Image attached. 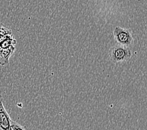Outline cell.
Here are the masks:
<instances>
[{"mask_svg": "<svg viewBox=\"0 0 147 130\" xmlns=\"http://www.w3.org/2000/svg\"><path fill=\"white\" fill-rule=\"evenodd\" d=\"M131 57V51L129 47L118 44L112 47L110 51V58L114 63L127 62Z\"/></svg>", "mask_w": 147, "mask_h": 130, "instance_id": "cell-1", "label": "cell"}, {"mask_svg": "<svg viewBox=\"0 0 147 130\" xmlns=\"http://www.w3.org/2000/svg\"><path fill=\"white\" fill-rule=\"evenodd\" d=\"M114 38L118 44L130 47L134 43V39L130 30L116 26L114 30Z\"/></svg>", "mask_w": 147, "mask_h": 130, "instance_id": "cell-2", "label": "cell"}, {"mask_svg": "<svg viewBox=\"0 0 147 130\" xmlns=\"http://www.w3.org/2000/svg\"><path fill=\"white\" fill-rule=\"evenodd\" d=\"M11 119L6 110L3 99L0 95V130H11Z\"/></svg>", "mask_w": 147, "mask_h": 130, "instance_id": "cell-3", "label": "cell"}, {"mask_svg": "<svg viewBox=\"0 0 147 130\" xmlns=\"http://www.w3.org/2000/svg\"><path fill=\"white\" fill-rule=\"evenodd\" d=\"M15 51V46L7 48H0V65H8L9 64V59Z\"/></svg>", "mask_w": 147, "mask_h": 130, "instance_id": "cell-4", "label": "cell"}, {"mask_svg": "<svg viewBox=\"0 0 147 130\" xmlns=\"http://www.w3.org/2000/svg\"><path fill=\"white\" fill-rule=\"evenodd\" d=\"M16 43V40L14 38L13 34L9 35L5 38L1 42H0V48H7L15 45Z\"/></svg>", "mask_w": 147, "mask_h": 130, "instance_id": "cell-5", "label": "cell"}, {"mask_svg": "<svg viewBox=\"0 0 147 130\" xmlns=\"http://www.w3.org/2000/svg\"><path fill=\"white\" fill-rule=\"evenodd\" d=\"M11 34H13L12 31L9 27L0 23V42H1L5 38Z\"/></svg>", "mask_w": 147, "mask_h": 130, "instance_id": "cell-6", "label": "cell"}, {"mask_svg": "<svg viewBox=\"0 0 147 130\" xmlns=\"http://www.w3.org/2000/svg\"><path fill=\"white\" fill-rule=\"evenodd\" d=\"M11 130H28L24 126L18 124L12 120L11 123Z\"/></svg>", "mask_w": 147, "mask_h": 130, "instance_id": "cell-7", "label": "cell"}]
</instances>
